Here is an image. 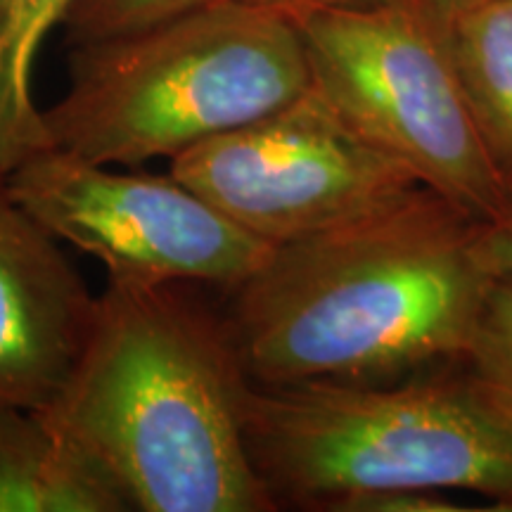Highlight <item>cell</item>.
<instances>
[{"instance_id": "6da1fadb", "label": "cell", "mask_w": 512, "mask_h": 512, "mask_svg": "<svg viewBox=\"0 0 512 512\" xmlns=\"http://www.w3.org/2000/svg\"><path fill=\"white\" fill-rule=\"evenodd\" d=\"M484 221L430 188L273 247L226 320L256 384L375 382L463 361L496 275Z\"/></svg>"}, {"instance_id": "7a4b0ae2", "label": "cell", "mask_w": 512, "mask_h": 512, "mask_svg": "<svg viewBox=\"0 0 512 512\" xmlns=\"http://www.w3.org/2000/svg\"><path fill=\"white\" fill-rule=\"evenodd\" d=\"M226 320L183 285L107 280L67 380L38 408L114 477L140 512H268L242 432Z\"/></svg>"}, {"instance_id": "3957f363", "label": "cell", "mask_w": 512, "mask_h": 512, "mask_svg": "<svg viewBox=\"0 0 512 512\" xmlns=\"http://www.w3.org/2000/svg\"><path fill=\"white\" fill-rule=\"evenodd\" d=\"M313 86L292 17L242 0L69 55V88L43 110L53 147L98 164L174 159L202 140L292 105Z\"/></svg>"}, {"instance_id": "277c9868", "label": "cell", "mask_w": 512, "mask_h": 512, "mask_svg": "<svg viewBox=\"0 0 512 512\" xmlns=\"http://www.w3.org/2000/svg\"><path fill=\"white\" fill-rule=\"evenodd\" d=\"M242 432L278 503L347 510L389 491H465L512 512V422L465 377L249 382Z\"/></svg>"}, {"instance_id": "5b68a950", "label": "cell", "mask_w": 512, "mask_h": 512, "mask_svg": "<svg viewBox=\"0 0 512 512\" xmlns=\"http://www.w3.org/2000/svg\"><path fill=\"white\" fill-rule=\"evenodd\" d=\"M313 88L363 138L479 221L510 202L448 43L422 0H368L294 19Z\"/></svg>"}, {"instance_id": "8992f818", "label": "cell", "mask_w": 512, "mask_h": 512, "mask_svg": "<svg viewBox=\"0 0 512 512\" xmlns=\"http://www.w3.org/2000/svg\"><path fill=\"white\" fill-rule=\"evenodd\" d=\"M171 176L268 245L328 233L425 188L316 88L171 159Z\"/></svg>"}, {"instance_id": "52a82bcc", "label": "cell", "mask_w": 512, "mask_h": 512, "mask_svg": "<svg viewBox=\"0 0 512 512\" xmlns=\"http://www.w3.org/2000/svg\"><path fill=\"white\" fill-rule=\"evenodd\" d=\"M5 185L57 242L95 256L117 283L235 290L273 252L174 176L117 174L60 147L19 164Z\"/></svg>"}, {"instance_id": "ba28073f", "label": "cell", "mask_w": 512, "mask_h": 512, "mask_svg": "<svg viewBox=\"0 0 512 512\" xmlns=\"http://www.w3.org/2000/svg\"><path fill=\"white\" fill-rule=\"evenodd\" d=\"M95 299L0 176V399L43 408L81 354Z\"/></svg>"}, {"instance_id": "9c48e42d", "label": "cell", "mask_w": 512, "mask_h": 512, "mask_svg": "<svg viewBox=\"0 0 512 512\" xmlns=\"http://www.w3.org/2000/svg\"><path fill=\"white\" fill-rule=\"evenodd\" d=\"M124 489L38 408L0 399V512H128Z\"/></svg>"}, {"instance_id": "30bf717a", "label": "cell", "mask_w": 512, "mask_h": 512, "mask_svg": "<svg viewBox=\"0 0 512 512\" xmlns=\"http://www.w3.org/2000/svg\"><path fill=\"white\" fill-rule=\"evenodd\" d=\"M446 31L477 124L512 192V0L458 12Z\"/></svg>"}, {"instance_id": "8fae6325", "label": "cell", "mask_w": 512, "mask_h": 512, "mask_svg": "<svg viewBox=\"0 0 512 512\" xmlns=\"http://www.w3.org/2000/svg\"><path fill=\"white\" fill-rule=\"evenodd\" d=\"M76 0H0V176L53 147L31 93L43 41Z\"/></svg>"}, {"instance_id": "7c38bea8", "label": "cell", "mask_w": 512, "mask_h": 512, "mask_svg": "<svg viewBox=\"0 0 512 512\" xmlns=\"http://www.w3.org/2000/svg\"><path fill=\"white\" fill-rule=\"evenodd\" d=\"M463 361L484 394L512 422V278H498Z\"/></svg>"}, {"instance_id": "4fadbf2b", "label": "cell", "mask_w": 512, "mask_h": 512, "mask_svg": "<svg viewBox=\"0 0 512 512\" xmlns=\"http://www.w3.org/2000/svg\"><path fill=\"white\" fill-rule=\"evenodd\" d=\"M211 0H76L62 27L72 46L152 27Z\"/></svg>"}, {"instance_id": "5bb4252c", "label": "cell", "mask_w": 512, "mask_h": 512, "mask_svg": "<svg viewBox=\"0 0 512 512\" xmlns=\"http://www.w3.org/2000/svg\"><path fill=\"white\" fill-rule=\"evenodd\" d=\"M484 256L496 278H512V192L508 207L498 219L486 221L482 230Z\"/></svg>"}, {"instance_id": "9a60e30c", "label": "cell", "mask_w": 512, "mask_h": 512, "mask_svg": "<svg viewBox=\"0 0 512 512\" xmlns=\"http://www.w3.org/2000/svg\"><path fill=\"white\" fill-rule=\"evenodd\" d=\"M242 3L259 5V8L283 12V15L297 19V17L309 15V12H316V10L344 8V5L368 3V0H242Z\"/></svg>"}, {"instance_id": "2e32d148", "label": "cell", "mask_w": 512, "mask_h": 512, "mask_svg": "<svg viewBox=\"0 0 512 512\" xmlns=\"http://www.w3.org/2000/svg\"><path fill=\"white\" fill-rule=\"evenodd\" d=\"M422 3L430 5L434 12H439L441 17L448 19V17L458 15V12H465L470 8H477V5L489 3V0H422Z\"/></svg>"}]
</instances>
